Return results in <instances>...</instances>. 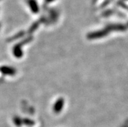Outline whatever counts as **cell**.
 I'll list each match as a JSON object with an SVG mask.
<instances>
[{"label": "cell", "mask_w": 128, "mask_h": 127, "mask_svg": "<svg viewBox=\"0 0 128 127\" xmlns=\"http://www.w3.org/2000/svg\"><path fill=\"white\" fill-rule=\"evenodd\" d=\"M27 3L29 5L31 11L34 14H36L39 11V7L36 0H27Z\"/></svg>", "instance_id": "cell-3"}, {"label": "cell", "mask_w": 128, "mask_h": 127, "mask_svg": "<svg viewBox=\"0 0 128 127\" xmlns=\"http://www.w3.org/2000/svg\"><path fill=\"white\" fill-rule=\"evenodd\" d=\"M42 19H40L39 21H36V22L34 23V24H32V25L31 26V29H29V32H33V31H34V30H35V29H36V28L38 27V25L40 24V21H42Z\"/></svg>", "instance_id": "cell-6"}, {"label": "cell", "mask_w": 128, "mask_h": 127, "mask_svg": "<svg viewBox=\"0 0 128 127\" xmlns=\"http://www.w3.org/2000/svg\"><path fill=\"white\" fill-rule=\"evenodd\" d=\"M64 106V99L62 98L59 99L57 100V101L55 103V104L54 105V112L56 113V114H58V113L60 112L61 111V110L62 109Z\"/></svg>", "instance_id": "cell-4"}, {"label": "cell", "mask_w": 128, "mask_h": 127, "mask_svg": "<svg viewBox=\"0 0 128 127\" xmlns=\"http://www.w3.org/2000/svg\"><path fill=\"white\" fill-rule=\"evenodd\" d=\"M14 124L16 125V126L18 127H20L23 124V121L22 119H21L20 118H18V117H16L14 119Z\"/></svg>", "instance_id": "cell-5"}, {"label": "cell", "mask_w": 128, "mask_h": 127, "mask_svg": "<svg viewBox=\"0 0 128 127\" xmlns=\"http://www.w3.org/2000/svg\"><path fill=\"white\" fill-rule=\"evenodd\" d=\"M31 40H32V37H29L28 39H26V40H24V41H22L20 44L15 46L14 49V55H16V57H21L22 56V51L21 49V46L24 44V43L30 42Z\"/></svg>", "instance_id": "cell-1"}, {"label": "cell", "mask_w": 128, "mask_h": 127, "mask_svg": "<svg viewBox=\"0 0 128 127\" xmlns=\"http://www.w3.org/2000/svg\"><path fill=\"white\" fill-rule=\"evenodd\" d=\"M23 123H24L27 126H32L34 125V122L31 119H23Z\"/></svg>", "instance_id": "cell-7"}, {"label": "cell", "mask_w": 128, "mask_h": 127, "mask_svg": "<svg viewBox=\"0 0 128 127\" xmlns=\"http://www.w3.org/2000/svg\"><path fill=\"white\" fill-rule=\"evenodd\" d=\"M54 1H55V0H44V6H45V5H47L48 4H50V3H52V2Z\"/></svg>", "instance_id": "cell-8"}, {"label": "cell", "mask_w": 128, "mask_h": 127, "mask_svg": "<svg viewBox=\"0 0 128 127\" xmlns=\"http://www.w3.org/2000/svg\"><path fill=\"white\" fill-rule=\"evenodd\" d=\"M107 31H106V30L104 31H96V32H92V33H90V34H88V39H97L100 38L104 37L105 36L107 35Z\"/></svg>", "instance_id": "cell-2"}]
</instances>
